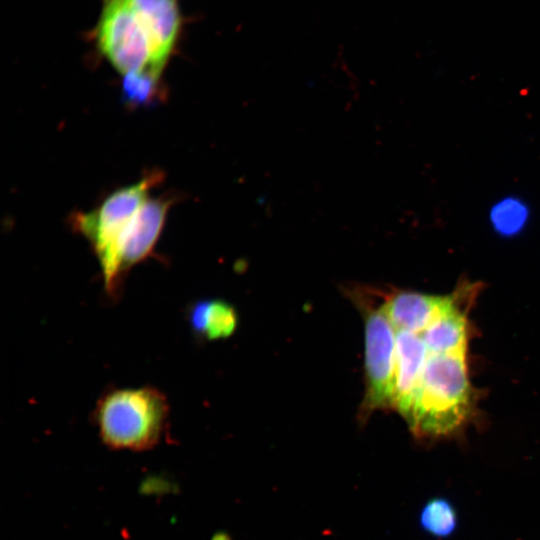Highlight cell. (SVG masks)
Segmentation results:
<instances>
[{"instance_id": "obj_2", "label": "cell", "mask_w": 540, "mask_h": 540, "mask_svg": "<svg viewBox=\"0 0 540 540\" xmlns=\"http://www.w3.org/2000/svg\"><path fill=\"white\" fill-rule=\"evenodd\" d=\"M168 416L166 396L150 386L109 389L93 411L102 442L111 449L131 451L157 445L167 428Z\"/></svg>"}, {"instance_id": "obj_7", "label": "cell", "mask_w": 540, "mask_h": 540, "mask_svg": "<svg viewBox=\"0 0 540 540\" xmlns=\"http://www.w3.org/2000/svg\"><path fill=\"white\" fill-rule=\"evenodd\" d=\"M428 350L419 334L397 330L393 408L408 421Z\"/></svg>"}, {"instance_id": "obj_8", "label": "cell", "mask_w": 540, "mask_h": 540, "mask_svg": "<svg viewBox=\"0 0 540 540\" xmlns=\"http://www.w3.org/2000/svg\"><path fill=\"white\" fill-rule=\"evenodd\" d=\"M452 301L449 296H434L411 291L383 295V307L396 330L421 334Z\"/></svg>"}, {"instance_id": "obj_6", "label": "cell", "mask_w": 540, "mask_h": 540, "mask_svg": "<svg viewBox=\"0 0 540 540\" xmlns=\"http://www.w3.org/2000/svg\"><path fill=\"white\" fill-rule=\"evenodd\" d=\"M170 205L171 201L168 198H147L139 208L120 246V269L123 278L131 267L152 252Z\"/></svg>"}, {"instance_id": "obj_11", "label": "cell", "mask_w": 540, "mask_h": 540, "mask_svg": "<svg viewBox=\"0 0 540 540\" xmlns=\"http://www.w3.org/2000/svg\"><path fill=\"white\" fill-rule=\"evenodd\" d=\"M419 523L425 532L439 538L447 537L456 529V511L446 499H431L422 508Z\"/></svg>"}, {"instance_id": "obj_3", "label": "cell", "mask_w": 540, "mask_h": 540, "mask_svg": "<svg viewBox=\"0 0 540 540\" xmlns=\"http://www.w3.org/2000/svg\"><path fill=\"white\" fill-rule=\"evenodd\" d=\"M471 406L465 354H429L409 420L416 435L440 436L455 431Z\"/></svg>"}, {"instance_id": "obj_9", "label": "cell", "mask_w": 540, "mask_h": 540, "mask_svg": "<svg viewBox=\"0 0 540 540\" xmlns=\"http://www.w3.org/2000/svg\"><path fill=\"white\" fill-rule=\"evenodd\" d=\"M466 320L454 299L420 334L429 354H465Z\"/></svg>"}, {"instance_id": "obj_10", "label": "cell", "mask_w": 540, "mask_h": 540, "mask_svg": "<svg viewBox=\"0 0 540 540\" xmlns=\"http://www.w3.org/2000/svg\"><path fill=\"white\" fill-rule=\"evenodd\" d=\"M192 331L202 339L217 340L229 337L237 326L235 309L223 300H202L188 311Z\"/></svg>"}, {"instance_id": "obj_12", "label": "cell", "mask_w": 540, "mask_h": 540, "mask_svg": "<svg viewBox=\"0 0 540 540\" xmlns=\"http://www.w3.org/2000/svg\"><path fill=\"white\" fill-rule=\"evenodd\" d=\"M160 76L153 74H134L124 76L122 95L131 105H144L153 101L159 92Z\"/></svg>"}, {"instance_id": "obj_5", "label": "cell", "mask_w": 540, "mask_h": 540, "mask_svg": "<svg viewBox=\"0 0 540 540\" xmlns=\"http://www.w3.org/2000/svg\"><path fill=\"white\" fill-rule=\"evenodd\" d=\"M346 293L364 319L366 391L360 420L365 421L375 410L393 407L397 330L376 288L351 286Z\"/></svg>"}, {"instance_id": "obj_1", "label": "cell", "mask_w": 540, "mask_h": 540, "mask_svg": "<svg viewBox=\"0 0 540 540\" xmlns=\"http://www.w3.org/2000/svg\"><path fill=\"white\" fill-rule=\"evenodd\" d=\"M180 29L178 0H104L95 41L123 76H160Z\"/></svg>"}, {"instance_id": "obj_4", "label": "cell", "mask_w": 540, "mask_h": 540, "mask_svg": "<svg viewBox=\"0 0 540 540\" xmlns=\"http://www.w3.org/2000/svg\"><path fill=\"white\" fill-rule=\"evenodd\" d=\"M160 180L158 173L145 176L139 182L109 195L96 209L79 214L76 227L91 243L99 261L106 293L119 295L123 276L120 269L122 238L148 198V192Z\"/></svg>"}]
</instances>
